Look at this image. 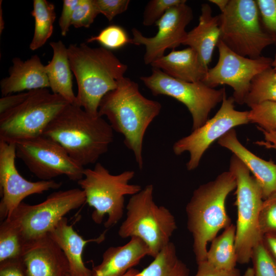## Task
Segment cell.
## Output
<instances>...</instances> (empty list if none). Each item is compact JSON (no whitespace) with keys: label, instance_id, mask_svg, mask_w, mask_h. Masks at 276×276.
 <instances>
[{"label":"cell","instance_id":"obj_37","mask_svg":"<svg viewBox=\"0 0 276 276\" xmlns=\"http://www.w3.org/2000/svg\"><path fill=\"white\" fill-rule=\"evenodd\" d=\"M130 2L129 0H94L99 14L104 15L108 21L125 12Z\"/></svg>","mask_w":276,"mask_h":276},{"label":"cell","instance_id":"obj_18","mask_svg":"<svg viewBox=\"0 0 276 276\" xmlns=\"http://www.w3.org/2000/svg\"><path fill=\"white\" fill-rule=\"evenodd\" d=\"M218 143L231 151L246 166L259 183L264 200L276 191V164L259 157L244 147L234 129L221 137Z\"/></svg>","mask_w":276,"mask_h":276},{"label":"cell","instance_id":"obj_25","mask_svg":"<svg viewBox=\"0 0 276 276\" xmlns=\"http://www.w3.org/2000/svg\"><path fill=\"white\" fill-rule=\"evenodd\" d=\"M235 240L236 225L231 224L211 241L206 261L219 269L229 270L236 268L238 260Z\"/></svg>","mask_w":276,"mask_h":276},{"label":"cell","instance_id":"obj_20","mask_svg":"<svg viewBox=\"0 0 276 276\" xmlns=\"http://www.w3.org/2000/svg\"><path fill=\"white\" fill-rule=\"evenodd\" d=\"M105 232L97 238L85 239L75 231L72 224H68L64 217L48 235L64 253L68 263L70 276H91L92 269L85 265L82 254L87 243L102 242L105 238Z\"/></svg>","mask_w":276,"mask_h":276},{"label":"cell","instance_id":"obj_26","mask_svg":"<svg viewBox=\"0 0 276 276\" xmlns=\"http://www.w3.org/2000/svg\"><path fill=\"white\" fill-rule=\"evenodd\" d=\"M189 269L177 257L175 245L168 244L153 261L135 276H189Z\"/></svg>","mask_w":276,"mask_h":276},{"label":"cell","instance_id":"obj_4","mask_svg":"<svg viewBox=\"0 0 276 276\" xmlns=\"http://www.w3.org/2000/svg\"><path fill=\"white\" fill-rule=\"evenodd\" d=\"M236 188L234 174L223 172L212 181L196 189L186 207L187 228L191 234L197 264L206 261L207 245L218 233L230 224L225 203Z\"/></svg>","mask_w":276,"mask_h":276},{"label":"cell","instance_id":"obj_46","mask_svg":"<svg viewBox=\"0 0 276 276\" xmlns=\"http://www.w3.org/2000/svg\"><path fill=\"white\" fill-rule=\"evenodd\" d=\"M242 276H255L252 268H248Z\"/></svg>","mask_w":276,"mask_h":276},{"label":"cell","instance_id":"obj_23","mask_svg":"<svg viewBox=\"0 0 276 276\" xmlns=\"http://www.w3.org/2000/svg\"><path fill=\"white\" fill-rule=\"evenodd\" d=\"M151 65L174 78L188 82H202L209 69L203 65L197 52L190 47L173 50L153 61Z\"/></svg>","mask_w":276,"mask_h":276},{"label":"cell","instance_id":"obj_14","mask_svg":"<svg viewBox=\"0 0 276 276\" xmlns=\"http://www.w3.org/2000/svg\"><path fill=\"white\" fill-rule=\"evenodd\" d=\"M235 102L233 97L227 98L225 94L220 108L213 118L174 143L173 151L175 155L185 152L190 154L186 164L188 171L198 167L203 155L215 141L235 127L249 123V111L236 110Z\"/></svg>","mask_w":276,"mask_h":276},{"label":"cell","instance_id":"obj_3","mask_svg":"<svg viewBox=\"0 0 276 276\" xmlns=\"http://www.w3.org/2000/svg\"><path fill=\"white\" fill-rule=\"evenodd\" d=\"M71 68L76 77L77 105L88 113L98 115L102 98L118 86L127 66L111 51L86 43L71 44L67 48Z\"/></svg>","mask_w":276,"mask_h":276},{"label":"cell","instance_id":"obj_39","mask_svg":"<svg viewBox=\"0 0 276 276\" xmlns=\"http://www.w3.org/2000/svg\"><path fill=\"white\" fill-rule=\"evenodd\" d=\"M197 265V271L194 276H241L239 269L237 268L229 270L219 269L206 261Z\"/></svg>","mask_w":276,"mask_h":276},{"label":"cell","instance_id":"obj_40","mask_svg":"<svg viewBox=\"0 0 276 276\" xmlns=\"http://www.w3.org/2000/svg\"><path fill=\"white\" fill-rule=\"evenodd\" d=\"M30 91L3 96L0 99V114L20 104L29 96Z\"/></svg>","mask_w":276,"mask_h":276},{"label":"cell","instance_id":"obj_12","mask_svg":"<svg viewBox=\"0 0 276 276\" xmlns=\"http://www.w3.org/2000/svg\"><path fill=\"white\" fill-rule=\"evenodd\" d=\"M16 157L41 180H53L65 175L78 181L83 177L84 167L75 162L58 143L43 135L14 143Z\"/></svg>","mask_w":276,"mask_h":276},{"label":"cell","instance_id":"obj_30","mask_svg":"<svg viewBox=\"0 0 276 276\" xmlns=\"http://www.w3.org/2000/svg\"><path fill=\"white\" fill-rule=\"evenodd\" d=\"M86 41L87 43L96 41L101 47L112 50L121 49L128 43H131L132 39L122 27L111 25L101 30L97 35L88 38Z\"/></svg>","mask_w":276,"mask_h":276},{"label":"cell","instance_id":"obj_43","mask_svg":"<svg viewBox=\"0 0 276 276\" xmlns=\"http://www.w3.org/2000/svg\"><path fill=\"white\" fill-rule=\"evenodd\" d=\"M262 243L276 262V236L265 235L263 237Z\"/></svg>","mask_w":276,"mask_h":276},{"label":"cell","instance_id":"obj_24","mask_svg":"<svg viewBox=\"0 0 276 276\" xmlns=\"http://www.w3.org/2000/svg\"><path fill=\"white\" fill-rule=\"evenodd\" d=\"M50 45L53 50V57L45 65L50 87L53 93L60 95L70 104H76L67 48L61 40L51 42Z\"/></svg>","mask_w":276,"mask_h":276},{"label":"cell","instance_id":"obj_16","mask_svg":"<svg viewBox=\"0 0 276 276\" xmlns=\"http://www.w3.org/2000/svg\"><path fill=\"white\" fill-rule=\"evenodd\" d=\"M193 18V10L187 1L169 9L156 22L157 33L153 37L144 36L136 28L132 30V44L145 47L144 61L150 64L164 56L166 50L182 44L187 33L186 27Z\"/></svg>","mask_w":276,"mask_h":276},{"label":"cell","instance_id":"obj_33","mask_svg":"<svg viewBox=\"0 0 276 276\" xmlns=\"http://www.w3.org/2000/svg\"><path fill=\"white\" fill-rule=\"evenodd\" d=\"M259 225L263 237L276 236V191L263 200L260 212Z\"/></svg>","mask_w":276,"mask_h":276},{"label":"cell","instance_id":"obj_9","mask_svg":"<svg viewBox=\"0 0 276 276\" xmlns=\"http://www.w3.org/2000/svg\"><path fill=\"white\" fill-rule=\"evenodd\" d=\"M219 16L220 40L235 53L256 59L273 44L262 27L256 0H229Z\"/></svg>","mask_w":276,"mask_h":276},{"label":"cell","instance_id":"obj_34","mask_svg":"<svg viewBox=\"0 0 276 276\" xmlns=\"http://www.w3.org/2000/svg\"><path fill=\"white\" fill-rule=\"evenodd\" d=\"M186 1L185 0H151L146 5L144 13L143 24L145 26L155 25L156 22L172 7Z\"/></svg>","mask_w":276,"mask_h":276},{"label":"cell","instance_id":"obj_7","mask_svg":"<svg viewBox=\"0 0 276 276\" xmlns=\"http://www.w3.org/2000/svg\"><path fill=\"white\" fill-rule=\"evenodd\" d=\"M68 104L48 88L31 90L22 102L0 114V141L15 143L42 135L50 122Z\"/></svg>","mask_w":276,"mask_h":276},{"label":"cell","instance_id":"obj_44","mask_svg":"<svg viewBox=\"0 0 276 276\" xmlns=\"http://www.w3.org/2000/svg\"><path fill=\"white\" fill-rule=\"evenodd\" d=\"M229 0H210L209 2H211L216 6H217L219 10L221 11V13L226 8L227 6Z\"/></svg>","mask_w":276,"mask_h":276},{"label":"cell","instance_id":"obj_35","mask_svg":"<svg viewBox=\"0 0 276 276\" xmlns=\"http://www.w3.org/2000/svg\"><path fill=\"white\" fill-rule=\"evenodd\" d=\"M262 27L276 46V0H256Z\"/></svg>","mask_w":276,"mask_h":276},{"label":"cell","instance_id":"obj_17","mask_svg":"<svg viewBox=\"0 0 276 276\" xmlns=\"http://www.w3.org/2000/svg\"><path fill=\"white\" fill-rule=\"evenodd\" d=\"M20 260L25 276L69 274V265L64 253L48 235L26 244Z\"/></svg>","mask_w":276,"mask_h":276},{"label":"cell","instance_id":"obj_31","mask_svg":"<svg viewBox=\"0 0 276 276\" xmlns=\"http://www.w3.org/2000/svg\"><path fill=\"white\" fill-rule=\"evenodd\" d=\"M249 123L266 131L276 130V102L266 101L249 107Z\"/></svg>","mask_w":276,"mask_h":276},{"label":"cell","instance_id":"obj_28","mask_svg":"<svg viewBox=\"0 0 276 276\" xmlns=\"http://www.w3.org/2000/svg\"><path fill=\"white\" fill-rule=\"evenodd\" d=\"M266 101L276 102V70L272 66L253 79L245 104L250 107Z\"/></svg>","mask_w":276,"mask_h":276},{"label":"cell","instance_id":"obj_6","mask_svg":"<svg viewBox=\"0 0 276 276\" xmlns=\"http://www.w3.org/2000/svg\"><path fill=\"white\" fill-rule=\"evenodd\" d=\"M134 175L132 170L111 174L100 163L94 169H84L83 178L77 182L85 193L86 203L94 208L91 218L95 223L101 224L106 216L104 226L108 228L120 220L125 196H132L142 189L140 185L129 183Z\"/></svg>","mask_w":276,"mask_h":276},{"label":"cell","instance_id":"obj_2","mask_svg":"<svg viewBox=\"0 0 276 276\" xmlns=\"http://www.w3.org/2000/svg\"><path fill=\"white\" fill-rule=\"evenodd\" d=\"M42 135L60 144L83 167L97 163L114 138L113 129L103 117L94 116L70 103L50 122Z\"/></svg>","mask_w":276,"mask_h":276},{"label":"cell","instance_id":"obj_19","mask_svg":"<svg viewBox=\"0 0 276 276\" xmlns=\"http://www.w3.org/2000/svg\"><path fill=\"white\" fill-rule=\"evenodd\" d=\"M9 76L1 80L0 87L3 96L12 93L50 87L45 65L37 55L23 61L18 57L12 59Z\"/></svg>","mask_w":276,"mask_h":276},{"label":"cell","instance_id":"obj_27","mask_svg":"<svg viewBox=\"0 0 276 276\" xmlns=\"http://www.w3.org/2000/svg\"><path fill=\"white\" fill-rule=\"evenodd\" d=\"M31 14L34 18L35 27L30 49L34 51L43 45L52 36L56 19L55 6L46 0H34Z\"/></svg>","mask_w":276,"mask_h":276},{"label":"cell","instance_id":"obj_15","mask_svg":"<svg viewBox=\"0 0 276 276\" xmlns=\"http://www.w3.org/2000/svg\"><path fill=\"white\" fill-rule=\"evenodd\" d=\"M16 149L14 143L0 141V218L9 219L27 197L59 189L61 182L54 180L30 181L18 172L16 165Z\"/></svg>","mask_w":276,"mask_h":276},{"label":"cell","instance_id":"obj_32","mask_svg":"<svg viewBox=\"0 0 276 276\" xmlns=\"http://www.w3.org/2000/svg\"><path fill=\"white\" fill-rule=\"evenodd\" d=\"M250 261L255 276H276V262L262 241L254 248Z\"/></svg>","mask_w":276,"mask_h":276},{"label":"cell","instance_id":"obj_10","mask_svg":"<svg viewBox=\"0 0 276 276\" xmlns=\"http://www.w3.org/2000/svg\"><path fill=\"white\" fill-rule=\"evenodd\" d=\"M85 203V195L81 189L59 190L38 204L22 202L6 220L12 221L18 228L24 247L48 235L67 214Z\"/></svg>","mask_w":276,"mask_h":276},{"label":"cell","instance_id":"obj_29","mask_svg":"<svg viewBox=\"0 0 276 276\" xmlns=\"http://www.w3.org/2000/svg\"><path fill=\"white\" fill-rule=\"evenodd\" d=\"M24 244L17 226L10 220H5L0 225V262L20 259Z\"/></svg>","mask_w":276,"mask_h":276},{"label":"cell","instance_id":"obj_42","mask_svg":"<svg viewBox=\"0 0 276 276\" xmlns=\"http://www.w3.org/2000/svg\"><path fill=\"white\" fill-rule=\"evenodd\" d=\"M260 130L263 132L264 140L257 141L255 143L267 149H272L276 150V130L266 131Z\"/></svg>","mask_w":276,"mask_h":276},{"label":"cell","instance_id":"obj_36","mask_svg":"<svg viewBox=\"0 0 276 276\" xmlns=\"http://www.w3.org/2000/svg\"><path fill=\"white\" fill-rule=\"evenodd\" d=\"M98 14L94 0H79L73 13L71 25L76 28H89Z\"/></svg>","mask_w":276,"mask_h":276},{"label":"cell","instance_id":"obj_13","mask_svg":"<svg viewBox=\"0 0 276 276\" xmlns=\"http://www.w3.org/2000/svg\"><path fill=\"white\" fill-rule=\"evenodd\" d=\"M217 47L218 62L208 69L202 82L213 88L220 85H229L233 89L232 97L235 102L244 104L252 80L272 66L273 59L263 56L256 59L242 56L228 48L220 40Z\"/></svg>","mask_w":276,"mask_h":276},{"label":"cell","instance_id":"obj_38","mask_svg":"<svg viewBox=\"0 0 276 276\" xmlns=\"http://www.w3.org/2000/svg\"><path fill=\"white\" fill-rule=\"evenodd\" d=\"M79 0H64L62 9L59 19V26L62 36L66 35L71 26L73 13Z\"/></svg>","mask_w":276,"mask_h":276},{"label":"cell","instance_id":"obj_11","mask_svg":"<svg viewBox=\"0 0 276 276\" xmlns=\"http://www.w3.org/2000/svg\"><path fill=\"white\" fill-rule=\"evenodd\" d=\"M140 79L153 95H166L184 104L192 118V130L209 120L211 110L222 102L226 94L224 88L216 89L202 82L181 81L155 68H152L150 75Z\"/></svg>","mask_w":276,"mask_h":276},{"label":"cell","instance_id":"obj_21","mask_svg":"<svg viewBox=\"0 0 276 276\" xmlns=\"http://www.w3.org/2000/svg\"><path fill=\"white\" fill-rule=\"evenodd\" d=\"M149 254L146 244L140 238L132 237L123 245L108 248L101 263L93 268L91 276H122Z\"/></svg>","mask_w":276,"mask_h":276},{"label":"cell","instance_id":"obj_45","mask_svg":"<svg viewBox=\"0 0 276 276\" xmlns=\"http://www.w3.org/2000/svg\"><path fill=\"white\" fill-rule=\"evenodd\" d=\"M139 272V271L138 270L132 268L129 269L126 273H125L122 276H135ZM67 276H70V275H69V274H68Z\"/></svg>","mask_w":276,"mask_h":276},{"label":"cell","instance_id":"obj_1","mask_svg":"<svg viewBox=\"0 0 276 276\" xmlns=\"http://www.w3.org/2000/svg\"><path fill=\"white\" fill-rule=\"evenodd\" d=\"M161 109L159 102L145 97L138 84L125 77L100 102L98 115L105 116L113 131L123 135L124 143L133 153L140 170L144 166V135Z\"/></svg>","mask_w":276,"mask_h":276},{"label":"cell","instance_id":"obj_41","mask_svg":"<svg viewBox=\"0 0 276 276\" xmlns=\"http://www.w3.org/2000/svg\"><path fill=\"white\" fill-rule=\"evenodd\" d=\"M0 276H25L20 259L0 262Z\"/></svg>","mask_w":276,"mask_h":276},{"label":"cell","instance_id":"obj_8","mask_svg":"<svg viewBox=\"0 0 276 276\" xmlns=\"http://www.w3.org/2000/svg\"><path fill=\"white\" fill-rule=\"evenodd\" d=\"M229 171L236 181V250L238 263L244 264L250 261L254 248L262 241L259 218L264 199L259 183L234 154L230 159Z\"/></svg>","mask_w":276,"mask_h":276},{"label":"cell","instance_id":"obj_22","mask_svg":"<svg viewBox=\"0 0 276 276\" xmlns=\"http://www.w3.org/2000/svg\"><path fill=\"white\" fill-rule=\"evenodd\" d=\"M219 14L213 15L211 6L201 5L197 26L187 33L182 45L193 49L203 65L209 68L214 49L220 39Z\"/></svg>","mask_w":276,"mask_h":276},{"label":"cell","instance_id":"obj_5","mask_svg":"<svg viewBox=\"0 0 276 276\" xmlns=\"http://www.w3.org/2000/svg\"><path fill=\"white\" fill-rule=\"evenodd\" d=\"M153 193V186L150 184L131 196L118 234L122 238H140L148 247L149 256L154 258L170 242L177 224L167 208L155 203Z\"/></svg>","mask_w":276,"mask_h":276}]
</instances>
